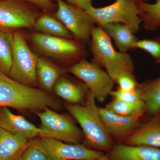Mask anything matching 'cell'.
<instances>
[{
    "label": "cell",
    "instance_id": "obj_1",
    "mask_svg": "<svg viewBox=\"0 0 160 160\" xmlns=\"http://www.w3.org/2000/svg\"><path fill=\"white\" fill-rule=\"evenodd\" d=\"M96 100L89 90L85 104L69 103L66 108L82 127L86 145L93 150L109 152L113 147L112 138L101 119Z\"/></svg>",
    "mask_w": 160,
    "mask_h": 160
},
{
    "label": "cell",
    "instance_id": "obj_2",
    "mask_svg": "<svg viewBox=\"0 0 160 160\" xmlns=\"http://www.w3.org/2000/svg\"><path fill=\"white\" fill-rule=\"evenodd\" d=\"M90 40L92 62L105 68L114 82L123 73H133L134 63L130 56L116 50L111 38L102 27H92Z\"/></svg>",
    "mask_w": 160,
    "mask_h": 160
},
{
    "label": "cell",
    "instance_id": "obj_3",
    "mask_svg": "<svg viewBox=\"0 0 160 160\" xmlns=\"http://www.w3.org/2000/svg\"><path fill=\"white\" fill-rule=\"evenodd\" d=\"M38 58L29 48L24 35L18 31L14 32L12 63L8 76L24 86L35 88L38 85Z\"/></svg>",
    "mask_w": 160,
    "mask_h": 160
},
{
    "label": "cell",
    "instance_id": "obj_4",
    "mask_svg": "<svg viewBox=\"0 0 160 160\" xmlns=\"http://www.w3.org/2000/svg\"><path fill=\"white\" fill-rule=\"evenodd\" d=\"M136 1L116 0L111 5L102 8L91 6L86 11L100 26L109 23H121L135 33L142 24L139 18L141 11Z\"/></svg>",
    "mask_w": 160,
    "mask_h": 160
},
{
    "label": "cell",
    "instance_id": "obj_5",
    "mask_svg": "<svg viewBox=\"0 0 160 160\" xmlns=\"http://www.w3.org/2000/svg\"><path fill=\"white\" fill-rule=\"evenodd\" d=\"M33 112L41 121V137L52 138L69 144H81L84 138L82 131L67 116L49 108Z\"/></svg>",
    "mask_w": 160,
    "mask_h": 160
},
{
    "label": "cell",
    "instance_id": "obj_6",
    "mask_svg": "<svg viewBox=\"0 0 160 160\" xmlns=\"http://www.w3.org/2000/svg\"><path fill=\"white\" fill-rule=\"evenodd\" d=\"M30 39L40 52L44 55L76 63L84 58L86 50L79 41L72 39L34 33Z\"/></svg>",
    "mask_w": 160,
    "mask_h": 160
},
{
    "label": "cell",
    "instance_id": "obj_7",
    "mask_svg": "<svg viewBox=\"0 0 160 160\" xmlns=\"http://www.w3.org/2000/svg\"><path fill=\"white\" fill-rule=\"evenodd\" d=\"M29 146L42 150L49 160H96L105 155L82 144H69L45 137L30 140Z\"/></svg>",
    "mask_w": 160,
    "mask_h": 160
},
{
    "label": "cell",
    "instance_id": "obj_8",
    "mask_svg": "<svg viewBox=\"0 0 160 160\" xmlns=\"http://www.w3.org/2000/svg\"><path fill=\"white\" fill-rule=\"evenodd\" d=\"M67 71L82 81L98 102H104L112 90L114 82L109 75L85 58L73 64Z\"/></svg>",
    "mask_w": 160,
    "mask_h": 160
},
{
    "label": "cell",
    "instance_id": "obj_9",
    "mask_svg": "<svg viewBox=\"0 0 160 160\" xmlns=\"http://www.w3.org/2000/svg\"><path fill=\"white\" fill-rule=\"evenodd\" d=\"M58 8L55 17L73 35L82 43L90 40L92 27L96 22L85 10L70 5L63 0H56Z\"/></svg>",
    "mask_w": 160,
    "mask_h": 160
},
{
    "label": "cell",
    "instance_id": "obj_10",
    "mask_svg": "<svg viewBox=\"0 0 160 160\" xmlns=\"http://www.w3.org/2000/svg\"><path fill=\"white\" fill-rule=\"evenodd\" d=\"M38 14L18 0L0 1V29L34 28Z\"/></svg>",
    "mask_w": 160,
    "mask_h": 160
},
{
    "label": "cell",
    "instance_id": "obj_11",
    "mask_svg": "<svg viewBox=\"0 0 160 160\" xmlns=\"http://www.w3.org/2000/svg\"><path fill=\"white\" fill-rule=\"evenodd\" d=\"M98 110L101 119L111 137L124 140L140 126L141 118L122 116L106 108H99Z\"/></svg>",
    "mask_w": 160,
    "mask_h": 160
},
{
    "label": "cell",
    "instance_id": "obj_12",
    "mask_svg": "<svg viewBox=\"0 0 160 160\" xmlns=\"http://www.w3.org/2000/svg\"><path fill=\"white\" fill-rule=\"evenodd\" d=\"M0 127L13 134L22 135L28 140L39 137L42 131L24 117L12 113L8 107H0Z\"/></svg>",
    "mask_w": 160,
    "mask_h": 160
},
{
    "label": "cell",
    "instance_id": "obj_13",
    "mask_svg": "<svg viewBox=\"0 0 160 160\" xmlns=\"http://www.w3.org/2000/svg\"><path fill=\"white\" fill-rule=\"evenodd\" d=\"M152 117L148 122L140 125L134 132L124 139V144L160 148V112Z\"/></svg>",
    "mask_w": 160,
    "mask_h": 160
},
{
    "label": "cell",
    "instance_id": "obj_14",
    "mask_svg": "<svg viewBox=\"0 0 160 160\" xmlns=\"http://www.w3.org/2000/svg\"><path fill=\"white\" fill-rule=\"evenodd\" d=\"M107 156L111 160H160V148L119 144L113 146Z\"/></svg>",
    "mask_w": 160,
    "mask_h": 160
},
{
    "label": "cell",
    "instance_id": "obj_15",
    "mask_svg": "<svg viewBox=\"0 0 160 160\" xmlns=\"http://www.w3.org/2000/svg\"><path fill=\"white\" fill-rule=\"evenodd\" d=\"M29 146V140L0 127V160H18Z\"/></svg>",
    "mask_w": 160,
    "mask_h": 160
},
{
    "label": "cell",
    "instance_id": "obj_16",
    "mask_svg": "<svg viewBox=\"0 0 160 160\" xmlns=\"http://www.w3.org/2000/svg\"><path fill=\"white\" fill-rule=\"evenodd\" d=\"M67 70L60 68L48 59L38 56L37 77L38 84L45 91H52L57 81Z\"/></svg>",
    "mask_w": 160,
    "mask_h": 160
},
{
    "label": "cell",
    "instance_id": "obj_17",
    "mask_svg": "<svg viewBox=\"0 0 160 160\" xmlns=\"http://www.w3.org/2000/svg\"><path fill=\"white\" fill-rule=\"evenodd\" d=\"M101 27L113 39L119 51L127 52L133 49V44L138 39L129 27L117 23H109Z\"/></svg>",
    "mask_w": 160,
    "mask_h": 160
},
{
    "label": "cell",
    "instance_id": "obj_18",
    "mask_svg": "<svg viewBox=\"0 0 160 160\" xmlns=\"http://www.w3.org/2000/svg\"><path fill=\"white\" fill-rule=\"evenodd\" d=\"M141 99L146 107V112L152 116L160 112V76L138 85Z\"/></svg>",
    "mask_w": 160,
    "mask_h": 160
},
{
    "label": "cell",
    "instance_id": "obj_19",
    "mask_svg": "<svg viewBox=\"0 0 160 160\" xmlns=\"http://www.w3.org/2000/svg\"><path fill=\"white\" fill-rule=\"evenodd\" d=\"M56 94L72 104H80L85 99L84 88L70 80L60 77L55 84Z\"/></svg>",
    "mask_w": 160,
    "mask_h": 160
},
{
    "label": "cell",
    "instance_id": "obj_20",
    "mask_svg": "<svg viewBox=\"0 0 160 160\" xmlns=\"http://www.w3.org/2000/svg\"><path fill=\"white\" fill-rule=\"evenodd\" d=\"M140 12L139 18L143 28L150 32L156 31L160 28V0L150 4L136 0Z\"/></svg>",
    "mask_w": 160,
    "mask_h": 160
},
{
    "label": "cell",
    "instance_id": "obj_21",
    "mask_svg": "<svg viewBox=\"0 0 160 160\" xmlns=\"http://www.w3.org/2000/svg\"><path fill=\"white\" fill-rule=\"evenodd\" d=\"M34 28L42 33L52 36L72 39L73 35L62 22L49 15H43L38 18Z\"/></svg>",
    "mask_w": 160,
    "mask_h": 160
},
{
    "label": "cell",
    "instance_id": "obj_22",
    "mask_svg": "<svg viewBox=\"0 0 160 160\" xmlns=\"http://www.w3.org/2000/svg\"><path fill=\"white\" fill-rule=\"evenodd\" d=\"M106 108L115 114L129 117L141 118L146 112V105L142 100L127 103L113 99Z\"/></svg>",
    "mask_w": 160,
    "mask_h": 160
},
{
    "label": "cell",
    "instance_id": "obj_23",
    "mask_svg": "<svg viewBox=\"0 0 160 160\" xmlns=\"http://www.w3.org/2000/svg\"><path fill=\"white\" fill-rule=\"evenodd\" d=\"M13 35L0 29V71L8 76L12 63Z\"/></svg>",
    "mask_w": 160,
    "mask_h": 160
},
{
    "label": "cell",
    "instance_id": "obj_24",
    "mask_svg": "<svg viewBox=\"0 0 160 160\" xmlns=\"http://www.w3.org/2000/svg\"><path fill=\"white\" fill-rule=\"evenodd\" d=\"M133 49H142L148 52L157 63H160V38L138 40L133 45Z\"/></svg>",
    "mask_w": 160,
    "mask_h": 160
},
{
    "label": "cell",
    "instance_id": "obj_25",
    "mask_svg": "<svg viewBox=\"0 0 160 160\" xmlns=\"http://www.w3.org/2000/svg\"><path fill=\"white\" fill-rule=\"evenodd\" d=\"M109 95L114 99L125 102L132 103L142 100L141 92L138 86L136 89L132 91H123L120 89L112 90Z\"/></svg>",
    "mask_w": 160,
    "mask_h": 160
},
{
    "label": "cell",
    "instance_id": "obj_26",
    "mask_svg": "<svg viewBox=\"0 0 160 160\" xmlns=\"http://www.w3.org/2000/svg\"><path fill=\"white\" fill-rule=\"evenodd\" d=\"M119 86V89L123 91H130L137 88V82L133 73H126L121 75L116 81Z\"/></svg>",
    "mask_w": 160,
    "mask_h": 160
},
{
    "label": "cell",
    "instance_id": "obj_27",
    "mask_svg": "<svg viewBox=\"0 0 160 160\" xmlns=\"http://www.w3.org/2000/svg\"><path fill=\"white\" fill-rule=\"evenodd\" d=\"M18 160H49L41 149L34 146H28Z\"/></svg>",
    "mask_w": 160,
    "mask_h": 160
},
{
    "label": "cell",
    "instance_id": "obj_28",
    "mask_svg": "<svg viewBox=\"0 0 160 160\" xmlns=\"http://www.w3.org/2000/svg\"><path fill=\"white\" fill-rule=\"evenodd\" d=\"M67 2L83 10H86L91 6L92 0H65Z\"/></svg>",
    "mask_w": 160,
    "mask_h": 160
},
{
    "label": "cell",
    "instance_id": "obj_29",
    "mask_svg": "<svg viewBox=\"0 0 160 160\" xmlns=\"http://www.w3.org/2000/svg\"><path fill=\"white\" fill-rule=\"evenodd\" d=\"M45 10H50L53 6L51 0H25Z\"/></svg>",
    "mask_w": 160,
    "mask_h": 160
},
{
    "label": "cell",
    "instance_id": "obj_30",
    "mask_svg": "<svg viewBox=\"0 0 160 160\" xmlns=\"http://www.w3.org/2000/svg\"><path fill=\"white\" fill-rule=\"evenodd\" d=\"M96 160H111L107 156L105 155H104L102 156L101 157V158H99L98 159Z\"/></svg>",
    "mask_w": 160,
    "mask_h": 160
},
{
    "label": "cell",
    "instance_id": "obj_31",
    "mask_svg": "<svg viewBox=\"0 0 160 160\" xmlns=\"http://www.w3.org/2000/svg\"><path fill=\"white\" fill-rule=\"evenodd\" d=\"M139 1H142V2H146V1H148V0H139Z\"/></svg>",
    "mask_w": 160,
    "mask_h": 160
},
{
    "label": "cell",
    "instance_id": "obj_32",
    "mask_svg": "<svg viewBox=\"0 0 160 160\" xmlns=\"http://www.w3.org/2000/svg\"><path fill=\"white\" fill-rule=\"evenodd\" d=\"M0 1H1V0H0Z\"/></svg>",
    "mask_w": 160,
    "mask_h": 160
}]
</instances>
